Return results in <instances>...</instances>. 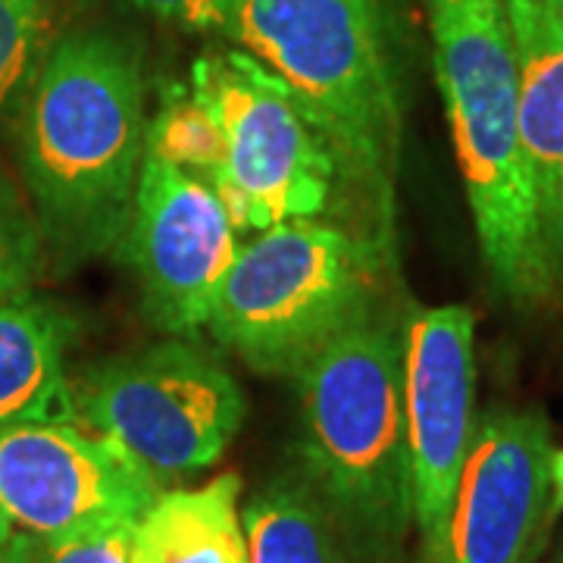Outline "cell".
<instances>
[{"label": "cell", "instance_id": "obj_1", "mask_svg": "<svg viewBox=\"0 0 563 563\" xmlns=\"http://www.w3.org/2000/svg\"><path fill=\"white\" fill-rule=\"evenodd\" d=\"M144 79L132 41L76 32L54 44L22 120V179L51 263L73 269L125 235L144 163Z\"/></svg>", "mask_w": 563, "mask_h": 563}, {"label": "cell", "instance_id": "obj_2", "mask_svg": "<svg viewBox=\"0 0 563 563\" xmlns=\"http://www.w3.org/2000/svg\"><path fill=\"white\" fill-rule=\"evenodd\" d=\"M401 354L404 325L373 303L298 373L301 476L354 563H395L413 526Z\"/></svg>", "mask_w": 563, "mask_h": 563}, {"label": "cell", "instance_id": "obj_3", "mask_svg": "<svg viewBox=\"0 0 563 563\" xmlns=\"http://www.w3.org/2000/svg\"><path fill=\"white\" fill-rule=\"evenodd\" d=\"M225 32L288 85L385 247L395 217L401 101L383 0H232Z\"/></svg>", "mask_w": 563, "mask_h": 563}, {"label": "cell", "instance_id": "obj_4", "mask_svg": "<svg viewBox=\"0 0 563 563\" xmlns=\"http://www.w3.org/2000/svg\"><path fill=\"white\" fill-rule=\"evenodd\" d=\"M435 76L485 269L507 301L539 303L548 273L520 135V79L504 0H429Z\"/></svg>", "mask_w": 563, "mask_h": 563}, {"label": "cell", "instance_id": "obj_5", "mask_svg": "<svg viewBox=\"0 0 563 563\" xmlns=\"http://www.w3.org/2000/svg\"><path fill=\"white\" fill-rule=\"evenodd\" d=\"M385 251L322 220H288L239 247L210 335L266 376H298L322 344L376 303Z\"/></svg>", "mask_w": 563, "mask_h": 563}, {"label": "cell", "instance_id": "obj_6", "mask_svg": "<svg viewBox=\"0 0 563 563\" xmlns=\"http://www.w3.org/2000/svg\"><path fill=\"white\" fill-rule=\"evenodd\" d=\"M188 88L225 139V163L210 188L239 232L320 217L339 163L276 73L247 51H207L191 66Z\"/></svg>", "mask_w": 563, "mask_h": 563}, {"label": "cell", "instance_id": "obj_7", "mask_svg": "<svg viewBox=\"0 0 563 563\" xmlns=\"http://www.w3.org/2000/svg\"><path fill=\"white\" fill-rule=\"evenodd\" d=\"M73 398L76 417L120 444L157 485L213 466L247 410L239 379L179 339L103 361L73 385Z\"/></svg>", "mask_w": 563, "mask_h": 563}, {"label": "cell", "instance_id": "obj_8", "mask_svg": "<svg viewBox=\"0 0 563 563\" xmlns=\"http://www.w3.org/2000/svg\"><path fill=\"white\" fill-rule=\"evenodd\" d=\"M117 247L139 276L144 317L185 339L207 325L242 244L210 181L144 151L132 217Z\"/></svg>", "mask_w": 563, "mask_h": 563}, {"label": "cell", "instance_id": "obj_9", "mask_svg": "<svg viewBox=\"0 0 563 563\" xmlns=\"http://www.w3.org/2000/svg\"><path fill=\"white\" fill-rule=\"evenodd\" d=\"M157 495L161 485L139 461L79 422L0 426V510L20 532L135 523Z\"/></svg>", "mask_w": 563, "mask_h": 563}, {"label": "cell", "instance_id": "obj_10", "mask_svg": "<svg viewBox=\"0 0 563 563\" xmlns=\"http://www.w3.org/2000/svg\"><path fill=\"white\" fill-rule=\"evenodd\" d=\"M551 517V429L498 410L473 429L451 510L413 563H526Z\"/></svg>", "mask_w": 563, "mask_h": 563}, {"label": "cell", "instance_id": "obj_11", "mask_svg": "<svg viewBox=\"0 0 563 563\" xmlns=\"http://www.w3.org/2000/svg\"><path fill=\"white\" fill-rule=\"evenodd\" d=\"M473 339L476 320L461 303L422 307L404 322V439L420 544L439 536L473 439Z\"/></svg>", "mask_w": 563, "mask_h": 563}, {"label": "cell", "instance_id": "obj_12", "mask_svg": "<svg viewBox=\"0 0 563 563\" xmlns=\"http://www.w3.org/2000/svg\"><path fill=\"white\" fill-rule=\"evenodd\" d=\"M548 273L563 285V0H504Z\"/></svg>", "mask_w": 563, "mask_h": 563}, {"label": "cell", "instance_id": "obj_13", "mask_svg": "<svg viewBox=\"0 0 563 563\" xmlns=\"http://www.w3.org/2000/svg\"><path fill=\"white\" fill-rule=\"evenodd\" d=\"M73 322L32 295L0 298V426L76 422L66 347Z\"/></svg>", "mask_w": 563, "mask_h": 563}, {"label": "cell", "instance_id": "obj_14", "mask_svg": "<svg viewBox=\"0 0 563 563\" xmlns=\"http://www.w3.org/2000/svg\"><path fill=\"white\" fill-rule=\"evenodd\" d=\"M239 495L235 473L157 495L132 526L129 563H247Z\"/></svg>", "mask_w": 563, "mask_h": 563}, {"label": "cell", "instance_id": "obj_15", "mask_svg": "<svg viewBox=\"0 0 563 563\" xmlns=\"http://www.w3.org/2000/svg\"><path fill=\"white\" fill-rule=\"evenodd\" d=\"M247 563H347L342 532L301 473L266 483L242 514Z\"/></svg>", "mask_w": 563, "mask_h": 563}, {"label": "cell", "instance_id": "obj_16", "mask_svg": "<svg viewBox=\"0 0 563 563\" xmlns=\"http://www.w3.org/2000/svg\"><path fill=\"white\" fill-rule=\"evenodd\" d=\"M144 151L157 161L210 181L225 163V139L191 88L169 81L144 132Z\"/></svg>", "mask_w": 563, "mask_h": 563}, {"label": "cell", "instance_id": "obj_17", "mask_svg": "<svg viewBox=\"0 0 563 563\" xmlns=\"http://www.w3.org/2000/svg\"><path fill=\"white\" fill-rule=\"evenodd\" d=\"M44 32L41 0H0V122L20 101L25 85L35 81Z\"/></svg>", "mask_w": 563, "mask_h": 563}, {"label": "cell", "instance_id": "obj_18", "mask_svg": "<svg viewBox=\"0 0 563 563\" xmlns=\"http://www.w3.org/2000/svg\"><path fill=\"white\" fill-rule=\"evenodd\" d=\"M132 526L85 529L66 536H35L13 529L0 563H129V536Z\"/></svg>", "mask_w": 563, "mask_h": 563}, {"label": "cell", "instance_id": "obj_19", "mask_svg": "<svg viewBox=\"0 0 563 563\" xmlns=\"http://www.w3.org/2000/svg\"><path fill=\"white\" fill-rule=\"evenodd\" d=\"M44 261L35 213L25 210L20 191L0 173V298L29 295Z\"/></svg>", "mask_w": 563, "mask_h": 563}, {"label": "cell", "instance_id": "obj_20", "mask_svg": "<svg viewBox=\"0 0 563 563\" xmlns=\"http://www.w3.org/2000/svg\"><path fill=\"white\" fill-rule=\"evenodd\" d=\"M139 10L151 13L154 20L173 22L181 29H198V32H210V29H229V16H232V0H132Z\"/></svg>", "mask_w": 563, "mask_h": 563}, {"label": "cell", "instance_id": "obj_21", "mask_svg": "<svg viewBox=\"0 0 563 563\" xmlns=\"http://www.w3.org/2000/svg\"><path fill=\"white\" fill-rule=\"evenodd\" d=\"M563 507V448L551 451V514Z\"/></svg>", "mask_w": 563, "mask_h": 563}, {"label": "cell", "instance_id": "obj_22", "mask_svg": "<svg viewBox=\"0 0 563 563\" xmlns=\"http://www.w3.org/2000/svg\"><path fill=\"white\" fill-rule=\"evenodd\" d=\"M10 536H13V523L3 517V510H0V551L7 548V542H10Z\"/></svg>", "mask_w": 563, "mask_h": 563}]
</instances>
